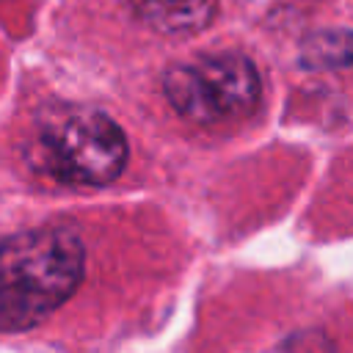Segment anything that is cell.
Segmentation results:
<instances>
[{
    "label": "cell",
    "instance_id": "obj_1",
    "mask_svg": "<svg viewBox=\"0 0 353 353\" xmlns=\"http://www.w3.org/2000/svg\"><path fill=\"white\" fill-rule=\"evenodd\" d=\"M85 273L83 240L66 226L0 240V334L28 331L61 309Z\"/></svg>",
    "mask_w": 353,
    "mask_h": 353
},
{
    "label": "cell",
    "instance_id": "obj_2",
    "mask_svg": "<svg viewBox=\"0 0 353 353\" xmlns=\"http://www.w3.org/2000/svg\"><path fill=\"white\" fill-rule=\"evenodd\" d=\"M130 157L124 130L102 110L63 108L50 113L33 138V165L66 185H108Z\"/></svg>",
    "mask_w": 353,
    "mask_h": 353
},
{
    "label": "cell",
    "instance_id": "obj_3",
    "mask_svg": "<svg viewBox=\"0 0 353 353\" xmlns=\"http://www.w3.org/2000/svg\"><path fill=\"white\" fill-rule=\"evenodd\" d=\"M168 105L193 124L240 119L259 105L262 83L256 66L240 52H212L176 63L163 74Z\"/></svg>",
    "mask_w": 353,
    "mask_h": 353
},
{
    "label": "cell",
    "instance_id": "obj_4",
    "mask_svg": "<svg viewBox=\"0 0 353 353\" xmlns=\"http://www.w3.org/2000/svg\"><path fill=\"white\" fill-rule=\"evenodd\" d=\"M124 3L143 25L168 36L199 33L212 22L218 11V0H124Z\"/></svg>",
    "mask_w": 353,
    "mask_h": 353
},
{
    "label": "cell",
    "instance_id": "obj_5",
    "mask_svg": "<svg viewBox=\"0 0 353 353\" xmlns=\"http://www.w3.org/2000/svg\"><path fill=\"white\" fill-rule=\"evenodd\" d=\"M303 63L312 69H339L353 63V30H323L303 44Z\"/></svg>",
    "mask_w": 353,
    "mask_h": 353
}]
</instances>
